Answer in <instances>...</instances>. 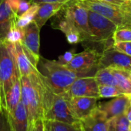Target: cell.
<instances>
[{
    "mask_svg": "<svg viewBox=\"0 0 131 131\" xmlns=\"http://www.w3.org/2000/svg\"><path fill=\"white\" fill-rule=\"evenodd\" d=\"M121 8L127 13L131 15V0L125 1L124 3L121 5Z\"/></svg>",
    "mask_w": 131,
    "mask_h": 131,
    "instance_id": "obj_36",
    "label": "cell"
},
{
    "mask_svg": "<svg viewBox=\"0 0 131 131\" xmlns=\"http://www.w3.org/2000/svg\"><path fill=\"white\" fill-rule=\"evenodd\" d=\"M31 3H52V2H67L70 0H29Z\"/></svg>",
    "mask_w": 131,
    "mask_h": 131,
    "instance_id": "obj_35",
    "label": "cell"
},
{
    "mask_svg": "<svg viewBox=\"0 0 131 131\" xmlns=\"http://www.w3.org/2000/svg\"><path fill=\"white\" fill-rule=\"evenodd\" d=\"M99 85L94 77L79 78L74 81L66 94L70 97H91L100 98Z\"/></svg>",
    "mask_w": 131,
    "mask_h": 131,
    "instance_id": "obj_9",
    "label": "cell"
},
{
    "mask_svg": "<svg viewBox=\"0 0 131 131\" xmlns=\"http://www.w3.org/2000/svg\"><path fill=\"white\" fill-rule=\"evenodd\" d=\"M68 2H67L61 10L51 18V27L61 31L64 34L77 28L74 24Z\"/></svg>",
    "mask_w": 131,
    "mask_h": 131,
    "instance_id": "obj_16",
    "label": "cell"
},
{
    "mask_svg": "<svg viewBox=\"0 0 131 131\" xmlns=\"http://www.w3.org/2000/svg\"><path fill=\"white\" fill-rule=\"evenodd\" d=\"M66 2H52V3H41L39 4L38 11L35 17L34 21L38 27L41 28L47 21L56 15Z\"/></svg>",
    "mask_w": 131,
    "mask_h": 131,
    "instance_id": "obj_18",
    "label": "cell"
},
{
    "mask_svg": "<svg viewBox=\"0 0 131 131\" xmlns=\"http://www.w3.org/2000/svg\"><path fill=\"white\" fill-rule=\"evenodd\" d=\"M128 96H129V97L130 98V104H131V94H127Z\"/></svg>",
    "mask_w": 131,
    "mask_h": 131,
    "instance_id": "obj_40",
    "label": "cell"
},
{
    "mask_svg": "<svg viewBox=\"0 0 131 131\" xmlns=\"http://www.w3.org/2000/svg\"><path fill=\"white\" fill-rule=\"evenodd\" d=\"M0 131H14L7 109L0 106Z\"/></svg>",
    "mask_w": 131,
    "mask_h": 131,
    "instance_id": "obj_28",
    "label": "cell"
},
{
    "mask_svg": "<svg viewBox=\"0 0 131 131\" xmlns=\"http://www.w3.org/2000/svg\"><path fill=\"white\" fill-rule=\"evenodd\" d=\"M113 48L117 51L131 57V41L114 42Z\"/></svg>",
    "mask_w": 131,
    "mask_h": 131,
    "instance_id": "obj_31",
    "label": "cell"
},
{
    "mask_svg": "<svg viewBox=\"0 0 131 131\" xmlns=\"http://www.w3.org/2000/svg\"><path fill=\"white\" fill-rule=\"evenodd\" d=\"M18 78L12 44L0 41V106L6 108V94Z\"/></svg>",
    "mask_w": 131,
    "mask_h": 131,
    "instance_id": "obj_4",
    "label": "cell"
},
{
    "mask_svg": "<svg viewBox=\"0 0 131 131\" xmlns=\"http://www.w3.org/2000/svg\"><path fill=\"white\" fill-rule=\"evenodd\" d=\"M66 38L68 43L74 45V44H78L79 42H82V37L80 32L77 28L73 29L71 31H69L65 34Z\"/></svg>",
    "mask_w": 131,
    "mask_h": 131,
    "instance_id": "obj_30",
    "label": "cell"
},
{
    "mask_svg": "<svg viewBox=\"0 0 131 131\" xmlns=\"http://www.w3.org/2000/svg\"><path fill=\"white\" fill-rule=\"evenodd\" d=\"M130 124L125 114L115 117L107 121L108 131H130Z\"/></svg>",
    "mask_w": 131,
    "mask_h": 131,
    "instance_id": "obj_24",
    "label": "cell"
},
{
    "mask_svg": "<svg viewBox=\"0 0 131 131\" xmlns=\"http://www.w3.org/2000/svg\"><path fill=\"white\" fill-rule=\"evenodd\" d=\"M45 131H46V130H45Z\"/></svg>",
    "mask_w": 131,
    "mask_h": 131,
    "instance_id": "obj_44",
    "label": "cell"
},
{
    "mask_svg": "<svg viewBox=\"0 0 131 131\" xmlns=\"http://www.w3.org/2000/svg\"><path fill=\"white\" fill-rule=\"evenodd\" d=\"M28 131H45V124L44 119L38 120Z\"/></svg>",
    "mask_w": 131,
    "mask_h": 131,
    "instance_id": "obj_34",
    "label": "cell"
},
{
    "mask_svg": "<svg viewBox=\"0 0 131 131\" xmlns=\"http://www.w3.org/2000/svg\"><path fill=\"white\" fill-rule=\"evenodd\" d=\"M12 46L19 78L28 76L36 71L39 61L28 52L21 43L12 44Z\"/></svg>",
    "mask_w": 131,
    "mask_h": 131,
    "instance_id": "obj_8",
    "label": "cell"
},
{
    "mask_svg": "<svg viewBox=\"0 0 131 131\" xmlns=\"http://www.w3.org/2000/svg\"></svg>",
    "mask_w": 131,
    "mask_h": 131,
    "instance_id": "obj_43",
    "label": "cell"
},
{
    "mask_svg": "<svg viewBox=\"0 0 131 131\" xmlns=\"http://www.w3.org/2000/svg\"><path fill=\"white\" fill-rule=\"evenodd\" d=\"M31 2L29 0H21L18 10H17V15L18 17L21 16V15H23L25 12H26L31 7Z\"/></svg>",
    "mask_w": 131,
    "mask_h": 131,
    "instance_id": "obj_33",
    "label": "cell"
},
{
    "mask_svg": "<svg viewBox=\"0 0 131 131\" xmlns=\"http://www.w3.org/2000/svg\"><path fill=\"white\" fill-rule=\"evenodd\" d=\"M43 81V79H42ZM44 120L78 124L81 121L75 115L71 104V98L66 94L53 93L43 81Z\"/></svg>",
    "mask_w": 131,
    "mask_h": 131,
    "instance_id": "obj_3",
    "label": "cell"
},
{
    "mask_svg": "<svg viewBox=\"0 0 131 131\" xmlns=\"http://www.w3.org/2000/svg\"><path fill=\"white\" fill-rule=\"evenodd\" d=\"M38 70L45 84L56 94L66 93L75 80L84 78L82 74L69 69L58 61L41 58L38 64Z\"/></svg>",
    "mask_w": 131,
    "mask_h": 131,
    "instance_id": "obj_2",
    "label": "cell"
},
{
    "mask_svg": "<svg viewBox=\"0 0 131 131\" xmlns=\"http://www.w3.org/2000/svg\"><path fill=\"white\" fill-rule=\"evenodd\" d=\"M102 54L100 52L86 49L83 52L75 54L70 63L65 66L69 69L78 72L84 77H94L99 69L100 59Z\"/></svg>",
    "mask_w": 131,
    "mask_h": 131,
    "instance_id": "obj_6",
    "label": "cell"
},
{
    "mask_svg": "<svg viewBox=\"0 0 131 131\" xmlns=\"http://www.w3.org/2000/svg\"><path fill=\"white\" fill-rule=\"evenodd\" d=\"M125 115L127 116L128 121H130V123H131V104H130V106L128 107V108L127 109L126 112H125Z\"/></svg>",
    "mask_w": 131,
    "mask_h": 131,
    "instance_id": "obj_38",
    "label": "cell"
},
{
    "mask_svg": "<svg viewBox=\"0 0 131 131\" xmlns=\"http://www.w3.org/2000/svg\"><path fill=\"white\" fill-rule=\"evenodd\" d=\"M129 77H130V78L131 80V71H129Z\"/></svg>",
    "mask_w": 131,
    "mask_h": 131,
    "instance_id": "obj_39",
    "label": "cell"
},
{
    "mask_svg": "<svg viewBox=\"0 0 131 131\" xmlns=\"http://www.w3.org/2000/svg\"><path fill=\"white\" fill-rule=\"evenodd\" d=\"M9 117L14 131H28V114L21 101L15 111L9 114Z\"/></svg>",
    "mask_w": 131,
    "mask_h": 131,
    "instance_id": "obj_19",
    "label": "cell"
},
{
    "mask_svg": "<svg viewBox=\"0 0 131 131\" xmlns=\"http://www.w3.org/2000/svg\"><path fill=\"white\" fill-rule=\"evenodd\" d=\"M40 28L33 21L28 26L24 28V38L21 41L22 45L37 60L40 61Z\"/></svg>",
    "mask_w": 131,
    "mask_h": 131,
    "instance_id": "obj_13",
    "label": "cell"
},
{
    "mask_svg": "<svg viewBox=\"0 0 131 131\" xmlns=\"http://www.w3.org/2000/svg\"><path fill=\"white\" fill-rule=\"evenodd\" d=\"M97 101L98 98L91 97H74L71 98L72 109L80 121L89 116L97 107Z\"/></svg>",
    "mask_w": 131,
    "mask_h": 131,
    "instance_id": "obj_15",
    "label": "cell"
},
{
    "mask_svg": "<svg viewBox=\"0 0 131 131\" xmlns=\"http://www.w3.org/2000/svg\"><path fill=\"white\" fill-rule=\"evenodd\" d=\"M107 120L97 107L87 117L81 121L84 131H108Z\"/></svg>",
    "mask_w": 131,
    "mask_h": 131,
    "instance_id": "obj_17",
    "label": "cell"
},
{
    "mask_svg": "<svg viewBox=\"0 0 131 131\" xmlns=\"http://www.w3.org/2000/svg\"><path fill=\"white\" fill-rule=\"evenodd\" d=\"M114 68L131 71V57L120 52L114 48L105 51L100 59L99 68Z\"/></svg>",
    "mask_w": 131,
    "mask_h": 131,
    "instance_id": "obj_11",
    "label": "cell"
},
{
    "mask_svg": "<svg viewBox=\"0 0 131 131\" xmlns=\"http://www.w3.org/2000/svg\"><path fill=\"white\" fill-rule=\"evenodd\" d=\"M68 3L74 24L81 35L82 41L92 40V35L89 28L88 10L80 5L74 0H70Z\"/></svg>",
    "mask_w": 131,
    "mask_h": 131,
    "instance_id": "obj_10",
    "label": "cell"
},
{
    "mask_svg": "<svg viewBox=\"0 0 131 131\" xmlns=\"http://www.w3.org/2000/svg\"><path fill=\"white\" fill-rule=\"evenodd\" d=\"M24 28H21L15 25L10 28L9 31L8 32L5 42L11 44L21 43L24 38Z\"/></svg>",
    "mask_w": 131,
    "mask_h": 131,
    "instance_id": "obj_26",
    "label": "cell"
},
{
    "mask_svg": "<svg viewBox=\"0 0 131 131\" xmlns=\"http://www.w3.org/2000/svg\"><path fill=\"white\" fill-rule=\"evenodd\" d=\"M46 131H84L81 124H71L59 121H45Z\"/></svg>",
    "mask_w": 131,
    "mask_h": 131,
    "instance_id": "obj_23",
    "label": "cell"
},
{
    "mask_svg": "<svg viewBox=\"0 0 131 131\" xmlns=\"http://www.w3.org/2000/svg\"><path fill=\"white\" fill-rule=\"evenodd\" d=\"M114 42L131 41L130 28H118L113 35Z\"/></svg>",
    "mask_w": 131,
    "mask_h": 131,
    "instance_id": "obj_29",
    "label": "cell"
},
{
    "mask_svg": "<svg viewBox=\"0 0 131 131\" xmlns=\"http://www.w3.org/2000/svg\"><path fill=\"white\" fill-rule=\"evenodd\" d=\"M130 131H131V123L130 124Z\"/></svg>",
    "mask_w": 131,
    "mask_h": 131,
    "instance_id": "obj_41",
    "label": "cell"
},
{
    "mask_svg": "<svg viewBox=\"0 0 131 131\" xmlns=\"http://www.w3.org/2000/svg\"><path fill=\"white\" fill-rule=\"evenodd\" d=\"M123 1H129V0H123Z\"/></svg>",
    "mask_w": 131,
    "mask_h": 131,
    "instance_id": "obj_42",
    "label": "cell"
},
{
    "mask_svg": "<svg viewBox=\"0 0 131 131\" xmlns=\"http://www.w3.org/2000/svg\"><path fill=\"white\" fill-rule=\"evenodd\" d=\"M101 1L108 2V3H111V4H113V5H118V6H121L125 2V1H123V0H101Z\"/></svg>",
    "mask_w": 131,
    "mask_h": 131,
    "instance_id": "obj_37",
    "label": "cell"
},
{
    "mask_svg": "<svg viewBox=\"0 0 131 131\" xmlns=\"http://www.w3.org/2000/svg\"><path fill=\"white\" fill-rule=\"evenodd\" d=\"M21 101V81L20 78L17 79L12 87L10 88L6 94L5 102L6 109L9 114H12L18 104Z\"/></svg>",
    "mask_w": 131,
    "mask_h": 131,
    "instance_id": "obj_20",
    "label": "cell"
},
{
    "mask_svg": "<svg viewBox=\"0 0 131 131\" xmlns=\"http://www.w3.org/2000/svg\"><path fill=\"white\" fill-rule=\"evenodd\" d=\"M74 55H75V51L74 49L69 51H66L64 54L58 57V61L63 65H66L71 61Z\"/></svg>",
    "mask_w": 131,
    "mask_h": 131,
    "instance_id": "obj_32",
    "label": "cell"
},
{
    "mask_svg": "<svg viewBox=\"0 0 131 131\" xmlns=\"http://www.w3.org/2000/svg\"><path fill=\"white\" fill-rule=\"evenodd\" d=\"M21 102L28 117V130L39 119H44L43 81L38 70L28 76L20 78Z\"/></svg>",
    "mask_w": 131,
    "mask_h": 131,
    "instance_id": "obj_1",
    "label": "cell"
},
{
    "mask_svg": "<svg viewBox=\"0 0 131 131\" xmlns=\"http://www.w3.org/2000/svg\"><path fill=\"white\" fill-rule=\"evenodd\" d=\"M38 8H39V4L32 3L30 8L26 12H25L21 16L18 17L16 25L21 28H24L26 26H28L30 23H31L34 21L35 17L38 11Z\"/></svg>",
    "mask_w": 131,
    "mask_h": 131,
    "instance_id": "obj_25",
    "label": "cell"
},
{
    "mask_svg": "<svg viewBox=\"0 0 131 131\" xmlns=\"http://www.w3.org/2000/svg\"><path fill=\"white\" fill-rule=\"evenodd\" d=\"M110 68L117 80V88L124 94H130L131 80L129 77V71L119 68Z\"/></svg>",
    "mask_w": 131,
    "mask_h": 131,
    "instance_id": "obj_21",
    "label": "cell"
},
{
    "mask_svg": "<svg viewBox=\"0 0 131 131\" xmlns=\"http://www.w3.org/2000/svg\"><path fill=\"white\" fill-rule=\"evenodd\" d=\"M88 22L92 41H104L111 39L118 28L111 20L91 10H88Z\"/></svg>",
    "mask_w": 131,
    "mask_h": 131,
    "instance_id": "obj_7",
    "label": "cell"
},
{
    "mask_svg": "<svg viewBox=\"0 0 131 131\" xmlns=\"http://www.w3.org/2000/svg\"><path fill=\"white\" fill-rule=\"evenodd\" d=\"M99 97L100 98L116 97L124 94L117 87L109 85H99Z\"/></svg>",
    "mask_w": 131,
    "mask_h": 131,
    "instance_id": "obj_27",
    "label": "cell"
},
{
    "mask_svg": "<svg viewBox=\"0 0 131 131\" xmlns=\"http://www.w3.org/2000/svg\"><path fill=\"white\" fill-rule=\"evenodd\" d=\"M130 104V98L127 94H123L113 98L107 102L97 104V108L103 112L107 121L124 114Z\"/></svg>",
    "mask_w": 131,
    "mask_h": 131,
    "instance_id": "obj_12",
    "label": "cell"
},
{
    "mask_svg": "<svg viewBox=\"0 0 131 131\" xmlns=\"http://www.w3.org/2000/svg\"><path fill=\"white\" fill-rule=\"evenodd\" d=\"M17 12L12 7L9 0H0V41H5L10 28L16 25Z\"/></svg>",
    "mask_w": 131,
    "mask_h": 131,
    "instance_id": "obj_14",
    "label": "cell"
},
{
    "mask_svg": "<svg viewBox=\"0 0 131 131\" xmlns=\"http://www.w3.org/2000/svg\"><path fill=\"white\" fill-rule=\"evenodd\" d=\"M82 7L97 12L114 22L118 28H130L131 15L126 12L121 6L101 0H74Z\"/></svg>",
    "mask_w": 131,
    "mask_h": 131,
    "instance_id": "obj_5",
    "label": "cell"
},
{
    "mask_svg": "<svg viewBox=\"0 0 131 131\" xmlns=\"http://www.w3.org/2000/svg\"><path fill=\"white\" fill-rule=\"evenodd\" d=\"M94 77L98 85H109L117 87V80L110 68H99Z\"/></svg>",
    "mask_w": 131,
    "mask_h": 131,
    "instance_id": "obj_22",
    "label": "cell"
}]
</instances>
